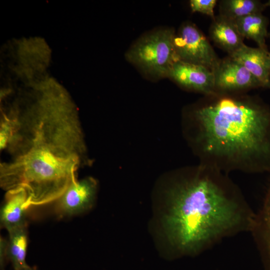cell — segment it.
<instances>
[{
  "mask_svg": "<svg viewBox=\"0 0 270 270\" xmlns=\"http://www.w3.org/2000/svg\"><path fill=\"white\" fill-rule=\"evenodd\" d=\"M11 98L1 107L14 132L4 150L10 158L0 164V180L35 198L58 197L90 162L76 108L58 86L30 88Z\"/></svg>",
  "mask_w": 270,
  "mask_h": 270,
  "instance_id": "obj_1",
  "label": "cell"
},
{
  "mask_svg": "<svg viewBox=\"0 0 270 270\" xmlns=\"http://www.w3.org/2000/svg\"><path fill=\"white\" fill-rule=\"evenodd\" d=\"M164 229L183 254H194L224 238L252 231L256 214L224 172L200 164L170 188Z\"/></svg>",
  "mask_w": 270,
  "mask_h": 270,
  "instance_id": "obj_2",
  "label": "cell"
},
{
  "mask_svg": "<svg viewBox=\"0 0 270 270\" xmlns=\"http://www.w3.org/2000/svg\"><path fill=\"white\" fill-rule=\"evenodd\" d=\"M206 96L191 114L200 164L224 173H270V107L250 96Z\"/></svg>",
  "mask_w": 270,
  "mask_h": 270,
  "instance_id": "obj_3",
  "label": "cell"
},
{
  "mask_svg": "<svg viewBox=\"0 0 270 270\" xmlns=\"http://www.w3.org/2000/svg\"><path fill=\"white\" fill-rule=\"evenodd\" d=\"M174 35L170 28L146 34L130 46L126 58L146 74L154 78L167 77L173 64L179 60L174 46Z\"/></svg>",
  "mask_w": 270,
  "mask_h": 270,
  "instance_id": "obj_4",
  "label": "cell"
},
{
  "mask_svg": "<svg viewBox=\"0 0 270 270\" xmlns=\"http://www.w3.org/2000/svg\"><path fill=\"white\" fill-rule=\"evenodd\" d=\"M174 43L180 60L204 66L212 72L220 62L204 35L192 24L181 26Z\"/></svg>",
  "mask_w": 270,
  "mask_h": 270,
  "instance_id": "obj_5",
  "label": "cell"
},
{
  "mask_svg": "<svg viewBox=\"0 0 270 270\" xmlns=\"http://www.w3.org/2000/svg\"><path fill=\"white\" fill-rule=\"evenodd\" d=\"M97 182L92 177L74 180L56 200V210L61 216L80 214L92 208L95 200Z\"/></svg>",
  "mask_w": 270,
  "mask_h": 270,
  "instance_id": "obj_6",
  "label": "cell"
},
{
  "mask_svg": "<svg viewBox=\"0 0 270 270\" xmlns=\"http://www.w3.org/2000/svg\"><path fill=\"white\" fill-rule=\"evenodd\" d=\"M214 73L216 94H230L262 87L244 66L230 57L220 60Z\"/></svg>",
  "mask_w": 270,
  "mask_h": 270,
  "instance_id": "obj_7",
  "label": "cell"
},
{
  "mask_svg": "<svg viewBox=\"0 0 270 270\" xmlns=\"http://www.w3.org/2000/svg\"><path fill=\"white\" fill-rule=\"evenodd\" d=\"M167 77L184 88L206 96L216 94L214 72L204 66L178 60L173 64Z\"/></svg>",
  "mask_w": 270,
  "mask_h": 270,
  "instance_id": "obj_8",
  "label": "cell"
},
{
  "mask_svg": "<svg viewBox=\"0 0 270 270\" xmlns=\"http://www.w3.org/2000/svg\"><path fill=\"white\" fill-rule=\"evenodd\" d=\"M230 56L244 66L262 88L270 89V52L268 50L251 48L244 44Z\"/></svg>",
  "mask_w": 270,
  "mask_h": 270,
  "instance_id": "obj_9",
  "label": "cell"
},
{
  "mask_svg": "<svg viewBox=\"0 0 270 270\" xmlns=\"http://www.w3.org/2000/svg\"><path fill=\"white\" fill-rule=\"evenodd\" d=\"M26 190L18 188L6 191L0 213V224L8 231L26 226V215L31 206Z\"/></svg>",
  "mask_w": 270,
  "mask_h": 270,
  "instance_id": "obj_10",
  "label": "cell"
},
{
  "mask_svg": "<svg viewBox=\"0 0 270 270\" xmlns=\"http://www.w3.org/2000/svg\"><path fill=\"white\" fill-rule=\"evenodd\" d=\"M210 36L215 44L230 54L244 44L234 21L220 15L213 19Z\"/></svg>",
  "mask_w": 270,
  "mask_h": 270,
  "instance_id": "obj_11",
  "label": "cell"
},
{
  "mask_svg": "<svg viewBox=\"0 0 270 270\" xmlns=\"http://www.w3.org/2000/svg\"><path fill=\"white\" fill-rule=\"evenodd\" d=\"M252 232L270 269V179L262 206L256 215Z\"/></svg>",
  "mask_w": 270,
  "mask_h": 270,
  "instance_id": "obj_12",
  "label": "cell"
},
{
  "mask_svg": "<svg viewBox=\"0 0 270 270\" xmlns=\"http://www.w3.org/2000/svg\"><path fill=\"white\" fill-rule=\"evenodd\" d=\"M242 38L253 40L258 48L268 50L266 39L268 36V18L262 13L247 16L234 20Z\"/></svg>",
  "mask_w": 270,
  "mask_h": 270,
  "instance_id": "obj_13",
  "label": "cell"
},
{
  "mask_svg": "<svg viewBox=\"0 0 270 270\" xmlns=\"http://www.w3.org/2000/svg\"><path fill=\"white\" fill-rule=\"evenodd\" d=\"M8 232L7 257L14 270H24L30 266L26 262L28 244L27 225Z\"/></svg>",
  "mask_w": 270,
  "mask_h": 270,
  "instance_id": "obj_14",
  "label": "cell"
},
{
  "mask_svg": "<svg viewBox=\"0 0 270 270\" xmlns=\"http://www.w3.org/2000/svg\"><path fill=\"white\" fill-rule=\"evenodd\" d=\"M264 4L257 0H224L220 2V16L236 20L252 14L262 13Z\"/></svg>",
  "mask_w": 270,
  "mask_h": 270,
  "instance_id": "obj_15",
  "label": "cell"
},
{
  "mask_svg": "<svg viewBox=\"0 0 270 270\" xmlns=\"http://www.w3.org/2000/svg\"><path fill=\"white\" fill-rule=\"evenodd\" d=\"M216 2V0H191L190 6L192 12H200L214 19V10Z\"/></svg>",
  "mask_w": 270,
  "mask_h": 270,
  "instance_id": "obj_16",
  "label": "cell"
},
{
  "mask_svg": "<svg viewBox=\"0 0 270 270\" xmlns=\"http://www.w3.org/2000/svg\"><path fill=\"white\" fill-rule=\"evenodd\" d=\"M8 240L0 238V270H5L6 262L8 261L7 257Z\"/></svg>",
  "mask_w": 270,
  "mask_h": 270,
  "instance_id": "obj_17",
  "label": "cell"
},
{
  "mask_svg": "<svg viewBox=\"0 0 270 270\" xmlns=\"http://www.w3.org/2000/svg\"><path fill=\"white\" fill-rule=\"evenodd\" d=\"M264 6L266 7L270 6V0H268L267 2L264 3Z\"/></svg>",
  "mask_w": 270,
  "mask_h": 270,
  "instance_id": "obj_18",
  "label": "cell"
},
{
  "mask_svg": "<svg viewBox=\"0 0 270 270\" xmlns=\"http://www.w3.org/2000/svg\"><path fill=\"white\" fill-rule=\"evenodd\" d=\"M24 270H36V269L35 268L31 267L30 266L28 268H26V269Z\"/></svg>",
  "mask_w": 270,
  "mask_h": 270,
  "instance_id": "obj_19",
  "label": "cell"
},
{
  "mask_svg": "<svg viewBox=\"0 0 270 270\" xmlns=\"http://www.w3.org/2000/svg\"><path fill=\"white\" fill-rule=\"evenodd\" d=\"M268 36L270 38V33L268 34Z\"/></svg>",
  "mask_w": 270,
  "mask_h": 270,
  "instance_id": "obj_20",
  "label": "cell"
}]
</instances>
